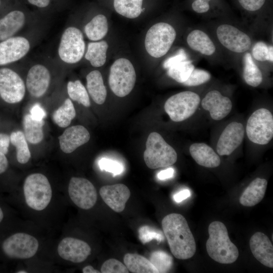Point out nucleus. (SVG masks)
I'll return each instance as SVG.
<instances>
[{
	"label": "nucleus",
	"instance_id": "f257e3e1",
	"mask_svg": "<svg viewBox=\"0 0 273 273\" xmlns=\"http://www.w3.org/2000/svg\"><path fill=\"white\" fill-rule=\"evenodd\" d=\"M162 226L172 255L187 259L195 254L196 245L188 222L181 214L171 213L162 220Z\"/></svg>",
	"mask_w": 273,
	"mask_h": 273
},
{
	"label": "nucleus",
	"instance_id": "f03ea898",
	"mask_svg": "<svg viewBox=\"0 0 273 273\" xmlns=\"http://www.w3.org/2000/svg\"><path fill=\"white\" fill-rule=\"evenodd\" d=\"M208 233L206 247L209 256L220 263L231 264L236 261L239 251L231 241L225 225L219 221H213L208 226Z\"/></svg>",
	"mask_w": 273,
	"mask_h": 273
},
{
	"label": "nucleus",
	"instance_id": "7ed1b4c3",
	"mask_svg": "<svg viewBox=\"0 0 273 273\" xmlns=\"http://www.w3.org/2000/svg\"><path fill=\"white\" fill-rule=\"evenodd\" d=\"M177 159L175 150L159 133H150L144 153V159L148 167L154 169L171 166L176 162Z\"/></svg>",
	"mask_w": 273,
	"mask_h": 273
},
{
	"label": "nucleus",
	"instance_id": "20e7f679",
	"mask_svg": "<svg viewBox=\"0 0 273 273\" xmlns=\"http://www.w3.org/2000/svg\"><path fill=\"white\" fill-rule=\"evenodd\" d=\"M24 194L27 205L38 211L42 210L49 204L52 196L50 182L43 174L35 173L25 179Z\"/></svg>",
	"mask_w": 273,
	"mask_h": 273
},
{
	"label": "nucleus",
	"instance_id": "39448f33",
	"mask_svg": "<svg viewBox=\"0 0 273 273\" xmlns=\"http://www.w3.org/2000/svg\"><path fill=\"white\" fill-rule=\"evenodd\" d=\"M176 36L175 29L170 24L159 22L148 30L145 39L147 53L152 57L159 58L169 51Z\"/></svg>",
	"mask_w": 273,
	"mask_h": 273
},
{
	"label": "nucleus",
	"instance_id": "423d86ee",
	"mask_svg": "<svg viewBox=\"0 0 273 273\" xmlns=\"http://www.w3.org/2000/svg\"><path fill=\"white\" fill-rule=\"evenodd\" d=\"M136 73L131 62L126 58H119L111 65L109 84L112 92L119 97L128 95L133 89Z\"/></svg>",
	"mask_w": 273,
	"mask_h": 273
},
{
	"label": "nucleus",
	"instance_id": "0eeeda50",
	"mask_svg": "<svg viewBox=\"0 0 273 273\" xmlns=\"http://www.w3.org/2000/svg\"><path fill=\"white\" fill-rule=\"evenodd\" d=\"M85 43L81 31L74 26L67 27L63 32L58 48L60 60L68 64L79 62L85 54Z\"/></svg>",
	"mask_w": 273,
	"mask_h": 273
},
{
	"label": "nucleus",
	"instance_id": "6e6552de",
	"mask_svg": "<svg viewBox=\"0 0 273 273\" xmlns=\"http://www.w3.org/2000/svg\"><path fill=\"white\" fill-rule=\"evenodd\" d=\"M200 103L199 96L195 92L184 91L169 97L164 104V110L174 122H181L191 117Z\"/></svg>",
	"mask_w": 273,
	"mask_h": 273
},
{
	"label": "nucleus",
	"instance_id": "1a4fd4ad",
	"mask_svg": "<svg viewBox=\"0 0 273 273\" xmlns=\"http://www.w3.org/2000/svg\"><path fill=\"white\" fill-rule=\"evenodd\" d=\"M246 133L249 140L258 145H266L273 138V116L265 108L255 111L248 118Z\"/></svg>",
	"mask_w": 273,
	"mask_h": 273
},
{
	"label": "nucleus",
	"instance_id": "9d476101",
	"mask_svg": "<svg viewBox=\"0 0 273 273\" xmlns=\"http://www.w3.org/2000/svg\"><path fill=\"white\" fill-rule=\"evenodd\" d=\"M37 239L29 234L18 233L7 238L3 243L5 254L11 258L28 259L33 257L38 248Z\"/></svg>",
	"mask_w": 273,
	"mask_h": 273
},
{
	"label": "nucleus",
	"instance_id": "9b49d317",
	"mask_svg": "<svg viewBox=\"0 0 273 273\" xmlns=\"http://www.w3.org/2000/svg\"><path fill=\"white\" fill-rule=\"evenodd\" d=\"M23 79L15 71L8 68L0 69V96L10 104L21 102L26 93Z\"/></svg>",
	"mask_w": 273,
	"mask_h": 273
},
{
	"label": "nucleus",
	"instance_id": "f8f14e48",
	"mask_svg": "<svg viewBox=\"0 0 273 273\" xmlns=\"http://www.w3.org/2000/svg\"><path fill=\"white\" fill-rule=\"evenodd\" d=\"M216 32L220 43L231 52L243 53L251 48L252 41L250 36L234 26L228 24L220 25Z\"/></svg>",
	"mask_w": 273,
	"mask_h": 273
},
{
	"label": "nucleus",
	"instance_id": "ddd939ff",
	"mask_svg": "<svg viewBox=\"0 0 273 273\" xmlns=\"http://www.w3.org/2000/svg\"><path fill=\"white\" fill-rule=\"evenodd\" d=\"M68 193L73 202L84 210L92 208L97 200L95 187L84 178L72 177L69 181Z\"/></svg>",
	"mask_w": 273,
	"mask_h": 273
},
{
	"label": "nucleus",
	"instance_id": "4468645a",
	"mask_svg": "<svg viewBox=\"0 0 273 273\" xmlns=\"http://www.w3.org/2000/svg\"><path fill=\"white\" fill-rule=\"evenodd\" d=\"M45 64L43 62L34 63L26 75V89L31 96L35 98L44 96L51 84V73Z\"/></svg>",
	"mask_w": 273,
	"mask_h": 273
},
{
	"label": "nucleus",
	"instance_id": "2eb2a0df",
	"mask_svg": "<svg viewBox=\"0 0 273 273\" xmlns=\"http://www.w3.org/2000/svg\"><path fill=\"white\" fill-rule=\"evenodd\" d=\"M30 40L24 36H14L0 42V65L18 61L25 57L31 49Z\"/></svg>",
	"mask_w": 273,
	"mask_h": 273
},
{
	"label": "nucleus",
	"instance_id": "dca6fc26",
	"mask_svg": "<svg viewBox=\"0 0 273 273\" xmlns=\"http://www.w3.org/2000/svg\"><path fill=\"white\" fill-rule=\"evenodd\" d=\"M245 133L243 124L233 121L221 133L216 145L217 153L220 156L231 154L242 143Z\"/></svg>",
	"mask_w": 273,
	"mask_h": 273
},
{
	"label": "nucleus",
	"instance_id": "f3484780",
	"mask_svg": "<svg viewBox=\"0 0 273 273\" xmlns=\"http://www.w3.org/2000/svg\"><path fill=\"white\" fill-rule=\"evenodd\" d=\"M59 256L74 263L84 261L90 255L91 248L85 242L72 237L64 238L58 246Z\"/></svg>",
	"mask_w": 273,
	"mask_h": 273
},
{
	"label": "nucleus",
	"instance_id": "a211bd4d",
	"mask_svg": "<svg viewBox=\"0 0 273 273\" xmlns=\"http://www.w3.org/2000/svg\"><path fill=\"white\" fill-rule=\"evenodd\" d=\"M201 105L215 120L223 119L231 112L232 108V103L230 98L222 95L216 90L209 92L202 99Z\"/></svg>",
	"mask_w": 273,
	"mask_h": 273
},
{
	"label": "nucleus",
	"instance_id": "6ab92c4d",
	"mask_svg": "<svg viewBox=\"0 0 273 273\" xmlns=\"http://www.w3.org/2000/svg\"><path fill=\"white\" fill-rule=\"evenodd\" d=\"M99 192L104 202L116 212L124 210L125 204L130 196L129 189L122 184L103 186Z\"/></svg>",
	"mask_w": 273,
	"mask_h": 273
},
{
	"label": "nucleus",
	"instance_id": "aec40b11",
	"mask_svg": "<svg viewBox=\"0 0 273 273\" xmlns=\"http://www.w3.org/2000/svg\"><path fill=\"white\" fill-rule=\"evenodd\" d=\"M90 134L85 127L80 125L66 128L59 136L61 150L65 153L73 152L79 147L88 142Z\"/></svg>",
	"mask_w": 273,
	"mask_h": 273
},
{
	"label": "nucleus",
	"instance_id": "412c9836",
	"mask_svg": "<svg viewBox=\"0 0 273 273\" xmlns=\"http://www.w3.org/2000/svg\"><path fill=\"white\" fill-rule=\"evenodd\" d=\"M250 248L254 257L264 265L273 267V246L268 237L256 232L251 237Z\"/></svg>",
	"mask_w": 273,
	"mask_h": 273
},
{
	"label": "nucleus",
	"instance_id": "4be33fe9",
	"mask_svg": "<svg viewBox=\"0 0 273 273\" xmlns=\"http://www.w3.org/2000/svg\"><path fill=\"white\" fill-rule=\"evenodd\" d=\"M25 13L20 10H14L0 19V41L15 36L27 23Z\"/></svg>",
	"mask_w": 273,
	"mask_h": 273
},
{
	"label": "nucleus",
	"instance_id": "5701e85b",
	"mask_svg": "<svg viewBox=\"0 0 273 273\" xmlns=\"http://www.w3.org/2000/svg\"><path fill=\"white\" fill-rule=\"evenodd\" d=\"M190 154L199 165L208 167L215 168L220 164V159L213 149L203 143H194L189 149Z\"/></svg>",
	"mask_w": 273,
	"mask_h": 273
},
{
	"label": "nucleus",
	"instance_id": "b1692460",
	"mask_svg": "<svg viewBox=\"0 0 273 273\" xmlns=\"http://www.w3.org/2000/svg\"><path fill=\"white\" fill-rule=\"evenodd\" d=\"M267 181L264 178L257 177L252 180L240 197V203L244 206L251 207L259 203L263 198Z\"/></svg>",
	"mask_w": 273,
	"mask_h": 273
},
{
	"label": "nucleus",
	"instance_id": "393cba45",
	"mask_svg": "<svg viewBox=\"0 0 273 273\" xmlns=\"http://www.w3.org/2000/svg\"><path fill=\"white\" fill-rule=\"evenodd\" d=\"M187 42L192 50L205 56L213 55L216 50L213 42L207 34L199 29L193 30L189 33Z\"/></svg>",
	"mask_w": 273,
	"mask_h": 273
},
{
	"label": "nucleus",
	"instance_id": "a878e982",
	"mask_svg": "<svg viewBox=\"0 0 273 273\" xmlns=\"http://www.w3.org/2000/svg\"><path fill=\"white\" fill-rule=\"evenodd\" d=\"M87 91L93 100L97 104H103L107 97L101 72L97 70L90 71L86 76Z\"/></svg>",
	"mask_w": 273,
	"mask_h": 273
},
{
	"label": "nucleus",
	"instance_id": "bb28decb",
	"mask_svg": "<svg viewBox=\"0 0 273 273\" xmlns=\"http://www.w3.org/2000/svg\"><path fill=\"white\" fill-rule=\"evenodd\" d=\"M108 44L106 41H96L88 43L85 59L95 67L104 65L106 61Z\"/></svg>",
	"mask_w": 273,
	"mask_h": 273
},
{
	"label": "nucleus",
	"instance_id": "cd10ccee",
	"mask_svg": "<svg viewBox=\"0 0 273 273\" xmlns=\"http://www.w3.org/2000/svg\"><path fill=\"white\" fill-rule=\"evenodd\" d=\"M123 261L129 271L133 273H159L149 260L138 254H125Z\"/></svg>",
	"mask_w": 273,
	"mask_h": 273
},
{
	"label": "nucleus",
	"instance_id": "c85d7f7f",
	"mask_svg": "<svg viewBox=\"0 0 273 273\" xmlns=\"http://www.w3.org/2000/svg\"><path fill=\"white\" fill-rule=\"evenodd\" d=\"M84 30L89 40L96 41L102 39L106 35L108 31L107 18L102 14L95 16L85 25Z\"/></svg>",
	"mask_w": 273,
	"mask_h": 273
},
{
	"label": "nucleus",
	"instance_id": "c756f323",
	"mask_svg": "<svg viewBox=\"0 0 273 273\" xmlns=\"http://www.w3.org/2000/svg\"><path fill=\"white\" fill-rule=\"evenodd\" d=\"M243 77L246 83L252 87L258 86L262 81V74L254 62L251 54L247 52L243 58Z\"/></svg>",
	"mask_w": 273,
	"mask_h": 273
},
{
	"label": "nucleus",
	"instance_id": "7c9ffc66",
	"mask_svg": "<svg viewBox=\"0 0 273 273\" xmlns=\"http://www.w3.org/2000/svg\"><path fill=\"white\" fill-rule=\"evenodd\" d=\"M44 120L33 119L30 114H26L23 119L24 135L26 140L32 144L39 143L43 138V126Z\"/></svg>",
	"mask_w": 273,
	"mask_h": 273
},
{
	"label": "nucleus",
	"instance_id": "2f4dec72",
	"mask_svg": "<svg viewBox=\"0 0 273 273\" xmlns=\"http://www.w3.org/2000/svg\"><path fill=\"white\" fill-rule=\"evenodd\" d=\"M76 116V111L70 99H66L63 104L54 111L53 114L54 122L59 127L68 126Z\"/></svg>",
	"mask_w": 273,
	"mask_h": 273
},
{
	"label": "nucleus",
	"instance_id": "473e14b6",
	"mask_svg": "<svg viewBox=\"0 0 273 273\" xmlns=\"http://www.w3.org/2000/svg\"><path fill=\"white\" fill-rule=\"evenodd\" d=\"M143 0H114V7L119 14L130 19L138 17L142 11Z\"/></svg>",
	"mask_w": 273,
	"mask_h": 273
},
{
	"label": "nucleus",
	"instance_id": "72a5a7b5",
	"mask_svg": "<svg viewBox=\"0 0 273 273\" xmlns=\"http://www.w3.org/2000/svg\"><path fill=\"white\" fill-rule=\"evenodd\" d=\"M10 142L16 147L18 162L26 163L31 157V153L24 133L21 131L13 132L10 135Z\"/></svg>",
	"mask_w": 273,
	"mask_h": 273
},
{
	"label": "nucleus",
	"instance_id": "f704fd0d",
	"mask_svg": "<svg viewBox=\"0 0 273 273\" xmlns=\"http://www.w3.org/2000/svg\"><path fill=\"white\" fill-rule=\"evenodd\" d=\"M195 69V66L190 60L176 63L168 68V75L178 83H183L189 77Z\"/></svg>",
	"mask_w": 273,
	"mask_h": 273
},
{
	"label": "nucleus",
	"instance_id": "c9c22d12",
	"mask_svg": "<svg viewBox=\"0 0 273 273\" xmlns=\"http://www.w3.org/2000/svg\"><path fill=\"white\" fill-rule=\"evenodd\" d=\"M67 90L71 100L86 107L90 106V102L87 91L79 80L69 81L67 85Z\"/></svg>",
	"mask_w": 273,
	"mask_h": 273
},
{
	"label": "nucleus",
	"instance_id": "e433bc0d",
	"mask_svg": "<svg viewBox=\"0 0 273 273\" xmlns=\"http://www.w3.org/2000/svg\"><path fill=\"white\" fill-rule=\"evenodd\" d=\"M149 260L157 269L159 273L168 272L173 265L172 257L163 251L153 252L150 255Z\"/></svg>",
	"mask_w": 273,
	"mask_h": 273
},
{
	"label": "nucleus",
	"instance_id": "4c0bfd02",
	"mask_svg": "<svg viewBox=\"0 0 273 273\" xmlns=\"http://www.w3.org/2000/svg\"><path fill=\"white\" fill-rule=\"evenodd\" d=\"M252 56L256 60L260 62H273V47L268 46L263 41L257 42L252 49Z\"/></svg>",
	"mask_w": 273,
	"mask_h": 273
},
{
	"label": "nucleus",
	"instance_id": "58836bf2",
	"mask_svg": "<svg viewBox=\"0 0 273 273\" xmlns=\"http://www.w3.org/2000/svg\"><path fill=\"white\" fill-rule=\"evenodd\" d=\"M211 78V74L208 71L194 69L188 79L183 84L189 86H195L208 82Z\"/></svg>",
	"mask_w": 273,
	"mask_h": 273
},
{
	"label": "nucleus",
	"instance_id": "ea45409f",
	"mask_svg": "<svg viewBox=\"0 0 273 273\" xmlns=\"http://www.w3.org/2000/svg\"><path fill=\"white\" fill-rule=\"evenodd\" d=\"M129 271L125 265L114 258L105 261L101 268L102 273H128Z\"/></svg>",
	"mask_w": 273,
	"mask_h": 273
},
{
	"label": "nucleus",
	"instance_id": "a19ab883",
	"mask_svg": "<svg viewBox=\"0 0 273 273\" xmlns=\"http://www.w3.org/2000/svg\"><path fill=\"white\" fill-rule=\"evenodd\" d=\"M99 166L102 170L112 173L114 176L120 174L123 170L122 164L106 158H102L99 160Z\"/></svg>",
	"mask_w": 273,
	"mask_h": 273
},
{
	"label": "nucleus",
	"instance_id": "79ce46f5",
	"mask_svg": "<svg viewBox=\"0 0 273 273\" xmlns=\"http://www.w3.org/2000/svg\"><path fill=\"white\" fill-rule=\"evenodd\" d=\"M140 240L144 243H146L152 239H156L159 242L163 240L162 234L150 230L147 226L141 228L139 231Z\"/></svg>",
	"mask_w": 273,
	"mask_h": 273
},
{
	"label": "nucleus",
	"instance_id": "37998d69",
	"mask_svg": "<svg viewBox=\"0 0 273 273\" xmlns=\"http://www.w3.org/2000/svg\"><path fill=\"white\" fill-rule=\"evenodd\" d=\"M189 60L188 56L184 50L180 49L176 54L167 58L163 63V66L167 69L170 66L176 63Z\"/></svg>",
	"mask_w": 273,
	"mask_h": 273
},
{
	"label": "nucleus",
	"instance_id": "c03bdc74",
	"mask_svg": "<svg viewBox=\"0 0 273 273\" xmlns=\"http://www.w3.org/2000/svg\"><path fill=\"white\" fill-rule=\"evenodd\" d=\"M240 5L246 10L256 11L264 5L265 0H238Z\"/></svg>",
	"mask_w": 273,
	"mask_h": 273
},
{
	"label": "nucleus",
	"instance_id": "a18cd8bd",
	"mask_svg": "<svg viewBox=\"0 0 273 273\" xmlns=\"http://www.w3.org/2000/svg\"><path fill=\"white\" fill-rule=\"evenodd\" d=\"M31 116L37 120H43L46 116V113L44 109L38 104L33 106L30 110Z\"/></svg>",
	"mask_w": 273,
	"mask_h": 273
},
{
	"label": "nucleus",
	"instance_id": "49530a36",
	"mask_svg": "<svg viewBox=\"0 0 273 273\" xmlns=\"http://www.w3.org/2000/svg\"><path fill=\"white\" fill-rule=\"evenodd\" d=\"M193 10L198 13L207 12L210 8L209 2L202 0H195L192 4Z\"/></svg>",
	"mask_w": 273,
	"mask_h": 273
},
{
	"label": "nucleus",
	"instance_id": "de8ad7c7",
	"mask_svg": "<svg viewBox=\"0 0 273 273\" xmlns=\"http://www.w3.org/2000/svg\"><path fill=\"white\" fill-rule=\"evenodd\" d=\"M10 143V137L7 134L0 133V153L6 154Z\"/></svg>",
	"mask_w": 273,
	"mask_h": 273
},
{
	"label": "nucleus",
	"instance_id": "09e8293b",
	"mask_svg": "<svg viewBox=\"0 0 273 273\" xmlns=\"http://www.w3.org/2000/svg\"><path fill=\"white\" fill-rule=\"evenodd\" d=\"M191 193L189 190L184 189L173 195V200L176 203H179L191 196Z\"/></svg>",
	"mask_w": 273,
	"mask_h": 273
},
{
	"label": "nucleus",
	"instance_id": "8fccbe9b",
	"mask_svg": "<svg viewBox=\"0 0 273 273\" xmlns=\"http://www.w3.org/2000/svg\"><path fill=\"white\" fill-rule=\"evenodd\" d=\"M174 170L172 168H168L160 171L157 174V177L160 180H165L172 178L174 175Z\"/></svg>",
	"mask_w": 273,
	"mask_h": 273
},
{
	"label": "nucleus",
	"instance_id": "3c124183",
	"mask_svg": "<svg viewBox=\"0 0 273 273\" xmlns=\"http://www.w3.org/2000/svg\"><path fill=\"white\" fill-rule=\"evenodd\" d=\"M27 1L30 4L39 8L47 7L50 3V0H27Z\"/></svg>",
	"mask_w": 273,
	"mask_h": 273
},
{
	"label": "nucleus",
	"instance_id": "603ef678",
	"mask_svg": "<svg viewBox=\"0 0 273 273\" xmlns=\"http://www.w3.org/2000/svg\"><path fill=\"white\" fill-rule=\"evenodd\" d=\"M8 166V161L5 154L0 153V174L4 173Z\"/></svg>",
	"mask_w": 273,
	"mask_h": 273
},
{
	"label": "nucleus",
	"instance_id": "864d4df0",
	"mask_svg": "<svg viewBox=\"0 0 273 273\" xmlns=\"http://www.w3.org/2000/svg\"><path fill=\"white\" fill-rule=\"evenodd\" d=\"M83 273H100L101 271L95 269L92 266L87 265L82 269Z\"/></svg>",
	"mask_w": 273,
	"mask_h": 273
},
{
	"label": "nucleus",
	"instance_id": "5fc2aeb1",
	"mask_svg": "<svg viewBox=\"0 0 273 273\" xmlns=\"http://www.w3.org/2000/svg\"><path fill=\"white\" fill-rule=\"evenodd\" d=\"M4 218V213L2 208L0 207V222L2 221Z\"/></svg>",
	"mask_w": 273,
	"mask_h": 273
},
{
	"label": "nucleus",
	"instance_id": "6e6d98bb",
	"mask_svg": "<svg viewBox=\"0 0 273 273\" xmlns=\"http://www.w3.org/2000/svg\"><path fill=\"white\" fill-rule=\"evenodd\" d=\"M17 273H27V272L25 270H20L17 272Z\"/></svg>",
	"mask_w": 273,
	"mask_h": 273
},
{
	"label": "nucleus",
	"instance_id": "4d7b16f0",
	"mask_svg": "<svg viewBox=\"0 0 273 273\" xmlns=\"http://www.w3.org/2000/svg\"><path fill=\"white\" fill-rule=\"evenodd\" d=\"M202 1H205V2H209L211 0H202Z\"/></svg>",
	"mask_w": 273,
	"mask_h": 273
},
{
	"label": "nucleus",
	"instance_id": "13d9d810",
	"mask_svg": "<svg viewBox=\"0 0 273 273\" xmlns=\"http://www.w3.org/2000/svg\"><path fill=\"white\" fill-rule=\"evenodd\" d=\"M1 0H0V5H1Z\"/></svg>",
	"mask_w": 273,
	"mask_h": 273
}]
</instances>
